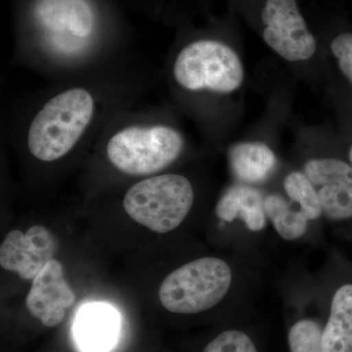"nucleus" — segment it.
Masks as SVG:
<instances>
[{
  "mask_svg": "<svg viewBox=\"0 0 352 352\" xmlns=\"http://www.w3.org/2000/svg\"><path fill=\"white\" fill-rule=\"evenodd\" d=\"M56 252V240L44 226H32L25 233L12 230L0 247V265L22 279L31 280L52 261Z\"/></svg>",
  "mask_w": 352,
  "mask_h": 352,
  "instance_id": "1a4fd4ad",
  "label": "nucleus"
},
{
  "mask_svg": "<svg viewBox=\"0 0 352 352\" xmlns=\"http://www.w3.org/2000/svg\"><path fill=\"white\" fill-rule=\"evenodd\" d=\"M284 195L302 210L308 219H317L323 214L318 194L302 170H292L285 175Z\"/></svg>",
  "mask_w": 352,
  "mask_h": 352,
  "instance_id": "f3484780",
  "label": "nucleus"
},
{
  "mask_svg": "<svg viewBox=\"0 0 352 352\" xmlns=\"http://www.w3.org/2000/svg\"><path fill=\"white\" fill-rule=\"evenodd\" d=\"M195 191L186 176L163 173L134 183L122 200L129 217L156 233L175 230L193 207Z\"/></svg>",
  "mask_w": 352,
  "mask_h": 352,
  "instance_id": "423d86ee",
  "label": "nucleus"
},
{
  "mask_svg": "<svg viewBox=\"0 0 352 352\" xmlns=\"http://www.w3.org/2000/svg\"><path fill=\"white\" fill-rule=\"evenodd\" d=\"M231 282L232 272L226 261L198 258L166 277L160 287V302L173 314H199L219 305Z\"/></svg>",
  "mask_w": 352,
  "mask_h": 352,
  "instance_id": "0eeeda50",
  "label": "nucleus"
},
{
  "mask_svg": "<svg viewBox=\"0 0 352 352\" xmlns=\"http://www.w3.org/2000/svg\"><path fill=\"white\" fill-rule=\"evenodd\" d=\"M126 56L102 34L90 0H36L13 60L59 80Z\"/></svg>",
  "mask_w": 352,
  "mask_h": 352,
  "instance_id": "7ed1b4c3",
  "label": "nucleus"
},
{
  "mask_svg": "<svg viewBox=\"0 0 352 352\" xmlns=\"http://www.w3.org/2000/svg\"><path fill=\"white\" fill-rule=\"evenodd\" d=\"M284 194L273 192L264 195L266 217L272 221L278 234L286 240H296L307 232L308 217Z\"/></svg>",
  "mask_w": 352,
  "mask_h": 352,
  "instance_id": "dca6fc26",
  "label": "nucleus"
},
{
  "mask_svg": "<svg viewBox=\"0 0 352 352\" xmlns=\"http://www.w3.org/2000/svg\"><path fill=\"white\" fill-rule=\"evenodd\" d=\"M302 170L314 185L329 219L352 217V164L336 156H312Z\"/></svg>",
  "mask_w": 352,
  "mask_h": 352,
  "instance_id": "6e6552de",
  "label": "nucleus"
},
{
  "mask_svg": "<svg viewBox=\"0 0 352 352\" xmlns=\"http://www.w3.org/2000/svg\"><path fill=\"white\" fill-rule=\"evenodd\" d=\"M324 352H352V285L340 287L331 303L322 333Z\"/></svg>",
  "mask_w": 352,
  "mask_h": 352,
  "instance_id": "2eb2a0df",
  "label": "nucleus"
},
{
  "mask_svg": "<svg viewBox=\"0 0 352 352\" xmlns=\"http://www.w3.org/2000/svg\"><path fill=\"white\" fill-rule=\"evenodd\" d=\"M235 29L182 39L164 65L168 103L215 141L234 133L244 112L247 69Z\"/></svg>",
  "mask_w": 352,
  "mask_h": 352,
  "instance_id": "f03ea898",
  "label": "nucleus"
},
{
  "mask_svg": "<svg viewBox=\"0 0 352 352\" xmlns=\"http://www.w3.org/2000/svg\"><path fill=\"white\" fill-rule=\"evenodd\" d=\"M315 31L323 50L327 80L352 95V23L333 18Z\"/></svg>",
  "mask_w": 352,
  "mask_h": 352,
  "instance_id": "f8f14e48",
  "label": "nucleus"
},
{
  "mask_svg": "<svg viewBox=\"0 0 352 352\" xmlns=\"http://www.w3.org/2000/svg\"><path fill=\"white\" fill-rule=\"evenodd\" d=\"M76 302V294L64 276L63 265L53 258L32 279L25 307L45 327L64 320L67 310Z\"/></svg>",
  "mask_w": 352,
  "mask_h": 352,
  "instance_id": "9b49d317",
  "label": "nucleus"
},
{
  "mask_svg": "<svg viewBox=\"0 0 352 352\" xmlns=\"http://www.w3.org/2000/svg\"><path fill=\"white\" fill-rule=\"evenodd\" d=\"M232 12L261 38L292 73L315 89L325 88L327 69L318 34L300 0H230Z\"/></svg>",
  "mask_w": 352,
  "mask_h": 352,
  "instance_id": "39448f33",
  "label": "nucleus"
},
{
  "mask_svg": "<svg viewBox=\"0 0 352 352\" xmlns=\"http://www.w3.org/2000/svg\"><path fill=\"white\" fill-rule=\"evenodd\" d=\"M119 328L117 311L109 305L94 303L78 312L74 335L83 352H107L117 342Z\"/></svg>",
  "mask_w": 352,
  "mask_h": 352,
  "instance_id": "ddd939ff",
  "label": "nucleus"
},
{
  "mask_svg": "<svg viewBox=\"0 0 352 352\" xmlns=\"http://www.w3.org/2000/svg\"><path fill=\"white\" fill-rule=\"evenodd\" d=\"M320 325L314 320H300L289 330L288 340L291 352H324Z\"/></svg>",
  "mask_w": 352,
  "mask_h": 352,
  "instance_id": "a211bd4d",
  "label": "nucleus"
},
{
  "mask_svg": "<svg viewBox=\"0 0 352 352\" xmlns=\"http://www.w3.org/2000/svg\"><path fill=\"white\" fill-rule=\"evenodd\" d=\"M138 103L116 113L98 142L113 170L145 178L175 164L186 152L188 138L182 116L170 103L142 107Z\"/></svg>",
  "mask_w": 352,
  "mask_h": 352,
  "instance_id": "20e7f679",
  "label": "nucleus"
},
{
  "mask_svg": "<svg viewBox=\"0 0 352 352\" xmlns=\"http://www.w3.org/2000/svg\"><path fill=\"white\" fill-rule=\"evenodd\" d=\"M215 214L227 222L242 219L249 230L258 232L265 227L267 217L264 194L258 187L234 182L220 196Z\"/></svg>",
  "mask_w": 352,
  "mask_h": 352,
  "instance_id": "4468645a",
  "label": "nucleus"
},
{
  "mask_svg": "<svg viewBox=\"0 0 352 352\" xmlns=\"http://www.w3.org/2000/svg\"><path fill=\"white\" fill-rule=\"evenodd\" d=\"M265 117L252 127L248 138L233 142L227 149V161L234 182L258 187L276 173L279 159L270 141L263 138Z\"/></svg>",
  "mask_w": 352,
  "mask_h": 352,
  "instance_id": "9d476101",
  "label": "nucleus"
},
{
  "mask_svg": "<svg viewBox=\"0 0 352 352\" xmlns=\"http://www.w3.org/2000/svg\"><path fill=\"white\" fill-rule=\"evenodd\" d=\"M203 352H258L249 336L237 330L220 333Z\"/></svg>",
  "mask_w": 352,
  "mask_h": 352,
  "instance_id": "6ab92c4d",
  "label": "nucleus"
},
{
  "mask_svg": "<svg viewBox=\"0 0 352 352\" xmlns=\"http://www.w3.org/2000/svg\"><path fill=\"white\" fill-rule=\"evenodd\" d=\"M154 75L129 56L57 80L32 102L16 133L36 161L56 163L91 138L113 116L141 101Z\"/></svg>",
  "mask_w": 352,
  "mask_h": 352,
  "instance_id": "f257e3e1",
  "label": "nucleus"
}]
</instances>
